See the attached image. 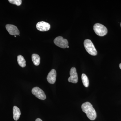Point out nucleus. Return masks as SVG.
Instances as JSON below:
<instances>
[{"label":"nucleus","mask_w":121,"mask_h":121,"mask_svg":"<svg viewBox=\"0 0 121 121\" xmlns=\"http://www.w3.org/2000/svg\"><path fill=\"white\" fill-rule=\"evenodd\" d=\"M35 121H43L40 118H38L36 119Z\"/></svg>","instance_id":"obj_15"},{"label":"nucleus","mask_w":121,"mask_h":121,"mask_svg":"<svg viewBox=\"0 0 121 121\" xmlns=\"http://www.w3.org/2000/svg\"><path fill=\"white\" fill-rule=\"evenodd\" d=\"M6 28L10 35H19L20 32L17 27L12 24H7Z\"/></svg>","instance_id":"obj_8"},{"label":"nucleus","mask_w":121,"mask_h":121,"mask_svg":"<svg viewBox=\"0 0 121 121\" xmlns=\"http://www.w3.org/2000/svg\"><path fill=\"white\" fill-rule=\"evenodd\" d=\"M21 114L19 108L16 106H14L13 108V117L15 121H17Z\"/></svg>","instance_id":"obj_10"},{"label":"nucleus","mask_w":121,"mask_h":121,"mask_svg":"<svg viewBox=\"0 0 121 121\" xmlns=\"http://www.w3.org/2000/svg\"><path fill=\"white\" fill-rule=\"evenodd\" d=\"M82 81L83 84L84 86L86 87H87L89 86V80L88 77L85 74H82Z\"/></svg>","instance_id":"obj_13"},{"label":"nucleus","mask_w":121,"mask_h":121,"mask_svg":"<svg viewBox=\"0 0 121 121\" xmlns=\"http://www.w3.org/2000/svg\"></svg>","instance_id":"obj_19"},{"label":"nucleus","mask_w":121,"mask_h":121,"mask_svg":"<svg viewBox=\"0 0 121 121\" xmlns=\"http://www.w3.org/2000/svg\"><path fill=\"white\" fill-rule=\"evenodd\" d=\"M56 71L54 69H52L47 76V80L50 84H53L56 80Z\"/></svg>","instance_id":"obj_9"},{"label":"nucleus","mask_w":121,"mask_h":121,"mask_svg":"<svg viewBox=\"0 0 121 121\" xmlns=\"http://www.w3.org/2000/svg\"><path fill=\"white\" fill-rule=\"evenodd\" d=\"M32 60L34 65L36 66H39L40 63V58L39 55L37 54H33L32 55Z\"/></svg>","instance_id":"obj_11"},{"label":"nucleus","mask_w":121,"mask_h":121,"mask_svg":"<svg viewBox=\"0 0 121 121\" xmlns=\"http://www.w3.org/2000/svg\"><path fill=\"white\" fill-rule=\"evenodd\" d=\"M93 29L95 33L100 36H104L107 33V28L101 24H95L93 26Z\"/></svg>","instance_id":"obj_3"},{"label":"nucleus","mask_w":121,"mask_h":121,"mask_svg":"<svg viewBox=\"0 0 121 121\" xmlns=\"http://www.w3.org/2000/svg\"><path fill=\"white\" fill-rule=\"evenodd\" d=\"M54 42L56 45L62 48H66L68 45V42L67 39H64L62 36L56 37L54 40Z\"/></svg>","instance_id":"obj_4"},{"label":"nucleus","mask_w":121,"mask_h":121,"mask_svg":"<svg viewBox=\"0 0 121 121\" xmlns=\"http://www.w3.org/2000/svg\"><path fill=\"white\" fill-rule=\"evenodd\" d=\"M67 48H69V46H68H68H67Z\"/></svg>","instance_id":"obj_17"},{"label":"nucleus","mask_w":121,"mask_h":121,"mask_svg":"<svg viewBox=\"0 0 121 121\" xmlns=\"http://www.w3.org/2000/svg\"><path fill=\"white\" fill-rule=\"evenodd\" d=\"M119 67H120V69H121V63L119 64Z\"/></svg>","instance_id":"obj_16"},{"label":"nucleus","mask_w":121,"mask_h":121,"mask_svg":"<svg viewBox=\"0 0 121 121\" xmlns=\"http://www.w3.org/2000/svg\"><path fill=\"white\" fill-rule=\"evenodd\" d=\"M36 26L37 30L43 32L48 31L51 27L50 24L43 21L37 23Z\"/></svg>","instance_id":"obj_7"},{"label":"nucleus","mask_w":121,"mask_h":121,"mask_svg":"<svg viewBox=\"0 0 121 121\" xmlns=\"http://www.w3.org/2000/svg\"><path fill=\"white\" fill-rule=\"evenodd\" d=\"M32 93L36 97L41 100L46 99V96L43 90L37 87H34L32 90Z\"/></svg>","instance_id":"obj_5"},{"label":"nucleus","mask_w":121,"mask_h":121,"mask_svg":"<svg viewBox=\"0 0 121 121\" xmlns=\"http://www.w3.org/2000/svg\"><path fill=\"white\" fill-rule=\"evenodd\" d=\"M84 48L87 52L92 56H95L97 54V52L93 43L90 40L87 39L84 42Z\"/></svg>","instance_id":"obj_2"},{"label":"nucleus","mask_w":121,"mask_h":121,"mask_svg":"<svg viewBox=\"0 0 121 121\" xmlns=\"http://www.w3.org/2000/svg\"><path fill=\"white\" fill-rule=\"evenodd\" d=\"M17 60L20 66L23 68L26 66V60L21 55H18L17 57Z\"/></svg>","instance_id":"obj_12"},{"label":"nucleus","mask_w":121,"mask_h":121,"mask_svg":"<svg viewBox=\"0 0 121 121\" xmlns=\"http://www.w3.org/2000/svg\"><path fill=\"white\" fill-rule=\"evenodd\" d=\"M70 76L68 78V82L73 83H77L78 81V77L75 67L72 68L70 70Z\"/></svg>","instance_id":"obj_6"},{"label":"nucleus","mask_w":121,"mask_h":121,"mask_svg":"<svg viewBox=\"0 0 121 121\" xmlns=\"http://www.w3.org/2000/svg\"><path fill=\"white\" fill-rule=\"evenodd\" d=\"M82 111L86 114L87 117L91 120H95L97 117L96 111L89 102H86L82 104Z\"/></svg>","instance_id":"obj_1"},{"label":"nucleus","mask_w":121,"mask_h":121,"mask_svg":"<svg viewBox=\"0 0 121 121\" xmlns=\"http://www.w3.org/2000/svg\"><path fill=\"white\" fill-rule=\"evenodd\" d=\"M16 37V35H15V37Z\"/></svg>","instance_id":"obj_18"},{"label":"nucleus","mask_w":121,"mask_h":121,"mask_svg":"<svg viewBox=\"0 0 121 121\" xmlns=\"http://www.w3.org/2000/svg\"><path fill=\"white\" fill-rule=\"evenodd\" d=\"M8 1L11 4L16 5L17 6H20L22 2L21 0H9Z\"/></svg>","instance_id":"obj_14"}]
</instances>
